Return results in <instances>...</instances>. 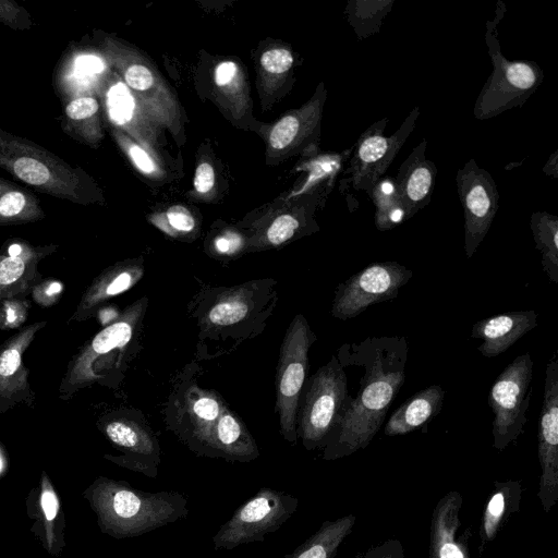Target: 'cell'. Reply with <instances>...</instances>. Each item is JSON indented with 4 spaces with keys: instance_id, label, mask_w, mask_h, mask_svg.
Wrapping results in <instances>:
<instances>
[{
    "instance_id": "cell-28",
    "label": "cell",
    "mask_w": 558,
    "mask_h": 558,
    "mask_svg": "<svg viewBox=\"0 0 558 558\" xmlns=\"http://www.w3.org/2000/svg\"><path fill=\"white\" fill-rule=\"evenodd\" d=\"M217 87L233 104L244 107L247 104V86L241 69L233 61L220 62L214 73Z\"/></svg>"
},
{
    "instance_id": "cell-23",
    "label": "cell",
    "mask_w": 558,
    "mask_h": 558,
    "mask_svg": "<svg viewBox=\"0 0 558 558\" xmlns=\"http://www.w3.org/2000/svg\"><path fill=\"white\" fill-rule=\"evenodd\" d=\"M521 496L522 486L519 481L495 482V490L486 504L481 520V553L494 539L508 518L518 511Z\"/></svg>"
},
{
    "instance_id": "cell-30",
    "label": "cell",
    "mask_w": 558,
    "mask_h": 558,
    "mask_svg": "<svg viewBox=\"0 0 558 558\" xmlns=\"http://www.w3.org/2000/svg\"><path fill=\"white\" fill-rule=\"evenodd\" d=\"M292 53L283 48L266 50L260 57L262 71L268 75H282L293 64Z\"/></svg>"
},
{
    "instance_id": "cell-24",
    "label": "cell",
    "mask_w": 558,
    "mask_h": 558,
    "mask_svg": "<svg viewBox=\"0 0 558 558\" xmlns=\"http://www.w3.org/2000/svg\"><path fill=\"white\" fill-rule=\"evenodd\" d=\"M355 515L347 514L333 521H325L304 543L284 558H333L339 546L351 533Z\"/></svg>"
},
{
    "instance_id": "cell-5",
    "label": "cell",
    "mask_w": 558,
    "mask_h": 558,
    "mask_svg": "<svg viewBox=\"0 0 558 558\" xmlns=\"http://www.w3.org/2000/svg\"><path fill=\"white\" fill-rule=\"evenodd\" d=\"M316 335L303 314L290 323L280 347L276 374V411L281 436L291 445L298 441V411L308 369V351Z\"/></svg>"
},
{
    "instance_id": "cell-33",
    "label": "cell",
    "mask_w": 558,
    "mask_h": 558,
    "mask_svg": "<svg viewBox=\"0 0 558 558\" xmlns=\"http://www.w3.org/2000/svg\"><path fill=\"white\" fill-rule=\"evenodd\" d=\"M128 153L136 168L143 173L151 177H161L162 171L156 159L140 144L130 143Z\"/></svg>"
},
{
    "instance_id": "cell-15",
    "label": "cell",
    "mask_w": 558,
    "mask_h": 558,
    "mask_svg": "<svg viewBox=\"0 0 558 558\" xmlns=\"http://www.w3.org/2000/svg\"><path fill=\"white\" fill-rule=\"evenodd\" d=\"M198 456L250 462L259 456L257 444L242 420L226 405L216 422L189 445Z\"/></svg>"
},
{
    "instance_id": "cell-39",
    "label": "cell",
    "mask_w": 558,
    "mask_h": 558,
    "mask_svg": "<svg viewBox=\"0 0 558 558\" xmlns=\"http://www.w3.org/2000/svg\"><path fill=\"white\" fill-rule=\"evenodd\" d=\"M25 205V197L20 192H8L0 198V214L11 217L17 215Z\"/></svg>"
},
{
    "instance_id": "cell-16",
    "label": "cell",
    "mask_w": 558,
    "mask_h": 558,
    "mask_svg": "<svg viewBox=\"0 0 558 558\" xmlns=\"http://www.w3.org/2000/svg\"><path fill=\"white\" fill-rule=\"evenodd\" d=\"M463 498L450 490L435 505L430 519L428 558H471L470 529L460 519Z\"/></svg>"
},
{
    "instance_id": "cell-38",
    "label": "cell",
    "mask_w": 558,
    "mask_h": 558,
    "mask_svg": "<svg viewBox=\"0 0 558 558\" xmlns=\"http://www.w3.org/2000/svg\"><path fill=\"white\" fill-rule=\"evenodd\" d=\"M215 185V170L208 162L201 163L194 174V187L201 194L208 193Z\"/></svg>"
},
{
    "instance_id": "cell-22",
    "label": "cell",
    "mask_w": 558,
    "mask_h": 558,
    "mask_svg": "<svg viewBox=\"0 0 558 558\" xmlns=\"http://www.w3.org/2000/svg\"><path fill=\"white\" fill-rule=\"evenodd\" d=\"M325 96L324 89L317 90L310 102L281 118L269 133L270 148L275 151L289 150L313 134L319 126Z\"/></svg>"
},
{
    "instance_id": "cell-35",
    "label": "cell",
    "mask_w": 558,
    "mask_h": 558,
    "mask_svg": "<svg viewBox=\"0 0 558 558\" xmlns=\"http://www.w3.org/2000/svg\"><path fill=\"white\" fill-rule=\"evenodd\" d=\"M356 558H404V549L399 539H387L373 546Z\"/></svg>"
},
{
    "instance_id": "cell-13",
    "label": "cell",
    "mask_w": 558,
    "mask_h": 558,
    "mask_svg": "<svg viewBox=\"0 0 558 558\" xmlns=\"http://www.w3.org/2000/svg\"><path fill=\"white\" fill-rule=\"evenodd\" d=\"M128 88L145 112L158 124L179 130L180 106L170 88L151 64L141 54L132 57L123 70Z\"/></svg>"
},
{
    "instance_id": "cell-2",
    "label": "cell",
    "mask_w": 558,
    "mask_h": 558,
    "mask_svg": "<svg viewBox=\"0 0 558 558\" xmlns=\"http://www.w3.org/2000/svg\"><path fill=\"white\" fill-rule=\"evenodd\" d=\"M83 498L100 531L116 539L136 537L189 515L187 498L179 492H144L105 476L89 484Z\"/></svg>"
},
{
    "instance_id": "cell-36",
    "label": "cell",
    "mask_w": 558,
    "mask_h": 558,
    "mask_svg": "<svg viewBox=\"0 0 558 558\" xmlns=\"http://www.w3.org/2000/svg\"><path fill=\"white\" fill-rule=\"evenodd\" d=\"M98 110V102L92 97H82L71 101L66 107V114L74 120L92 117Z\"/></svg>"
},
{
    "instance_id": "cell-1",
    "label": "cell",
    "mask_w": 558,
    "mask_h": 558,
    "mask_svg": "<svg viewBox=\"0 0 558 558\" xmlns=\"http://www.w3.org/2000/svg\"><path fill=\"white\" fill-rule=\"evenodd\" d=\"M409 345L403 336L368 337L345 343L340 364L364 367L360 389L323 447V459L337 460L366 448L380 429L405 379Z\"/></svg>"
},
{
    "instance_id": "cell-41",
    "label": "cell",
    "mask_w": 558,
    "mask_h": 558,
    "mask_svg": "<svg viewBox=\"0 0 558 558\" xmlns=\"http://www.w3.org/2000/svg\"><path fill=\"white\" fill-rule=\"evenodd\" d=\"M78 68L86 73H98L104 69L100 59L93 56H84L77 60Z\"/></svg>"
},
{
    "instance_id": "cell-37",
    "label": "cell",
    "mask_w": 558,
    "mask_h": 558,
    "mask_svg": "<svg viewBox=\"0 0 558 558\" xmlns=\"http://www.w3.org/2000/svg\"><path fill=\"white\" fill-rule=\"evenodd\" d=\"M24 271V263L20 257H8L0 262V283L9 284L16 281Z\"/></svg>"
},
{
    "instance_id": "cell-9",
    "label": "cell",
    "mask_w": 558,
    "mask_h": 558,
    "mask_svg": "<svg viewBox=\"0 0 558 558\" xmlns=\"http://www.w3.org/2000/svg\"><path fill=\"white\" fill-rule=\"evenodd\" d=\"M456 182L464 217V251L471 258L497 214L499 193L490 173L474 159L458 170Z\"/></svg>"
},
{
    "instance_id": "cell-25",
    "label": "cell",
    "mask_w": 558,
    "mask_h": 558,
    "mask_svg": "<svg viewBox=\"0 0 558 558\" xmlns=\"http://www.w3.org/2000/svg\"><path fill=\"white\" fill-rule=\"evenodd\" d=\"M531 231L541 253V265L548 279L558 284V218L548 213H535L531 217Z\"/></svg>"
},
{
    "instance_id": "cell-10",
    "label": "cell",
    "mask_w": 558,
    "mask_h": 558,
    "mask_svg": "<svg viewBox=\"0 0 558 558\" xmlns=\"http://www.w3.org/2000/svg\"><path fill=\"white\" fill-rule=\"evenodd\" d=\"M541 476L537 497L546 513L558 500V354L546 364L544 398L538 420Z\"/></svg>"
},
{
    "instance_id": "cell-26",
    "label": "cell",
    "mask_w": 558,
    "mask_h": 558,
    "mask_svg": "<svg viewBox=\"0 0 558 558\" xmlns=\"http://www.w3.org/2000/svg\"><path fill=\"white\" fill-rule=\"evenodd\" d=\"M367 194L375 205L378 230H390L408 219L393 179H379Z\"/></svg>"
},
{
    "instance_id": "cell-21",
    "label": "cell",
    "mask_w": 558,
    "mask_h": 558,
    "mask_svg": "<svg viewBox=\"0 0 558 558\" xmlns=\"http://www.w3.org/2000/svg\"><path fill=\"white\" fill-rule=\"evenodd\" d=\"M445 399V390L439 385L428 386L407 399L390 416L385 425L386 436L409 434L435 417Z\"/></svg>"
},
{
    "instance_id": "cell-4",
    "label": "cell",
    "mask_w": 558,
    "mask_h": 558,
    "mask_svg": "<svg viewBox=\"0 0 558 558\" xmlns=\"http://www.w3.org/2000/svg\"><path fill=\"white\" fill-rule=\"evenodd\" d=\"M344 367L336 355L308 379L298 415V437L307 450L324 447L351 400Z\"/></svg>"
},
{
    "instance_id": "cell-34",
    "label": "cell",
    "mask_w": 558,
    "mask_h": 558,
    "mask_svg": "<svg viewBox=\"0 0 558 558\" xmlns=\"http://www.w3.org/2000/svg\"><path fill=\"white\" fill-rule=\"evenodd\" d=\"M168 232L187 233L194 230L195 220L192 214L183 206H172L166 213Z\"/></svg>"
},
{
    "instance_id": "cell-27",
    "label": "cell",
    "mask_w": 558,
    "mask_h": 558,
    "mask_svg": "<svg viewBox=\"0 0 558 558\" xmlns=\"http://www.w3.org/2000/svg\"><path fill=\"white\" fill-rule=\"evenodd\" d=\"M225 407L222 399L214 391L193 389L187 403L191 430L184 442L189 446L195 437L213 425Z\"/></svg>"
},
{
    "instance_id": "cell-6",
    "label": "cell",
    "mask_w": 558,
    "mask_h": 558,
    "mask_svg": "<svg viewBox=\"0 0 558 558\" xmlns=\"http://www.w3.org/2000/svg\"><path fill=\"white\" fill-rule=\"evenodd\" d=\"M299 499L288 493L262 487L242 504L213 536L216 550H231L279 530L296 511Z\"/></svg>"
},
{
    "instance_id": "cell-19",
    "label": "cell",
    "mask_w": 558,
    "mask_h": 558,
    "mask_svg": "<svg viewBox=\"0 0 558 558\" xmlns=\"http://www.w3.org/2000/svg\"><path fill=\"white\" fill-rule=\"evenodd\" d=\"M426 144L423 140L412 150L393 179L408 219L429 203L435 185L437 168L425 155Z\"/></svg>"
},
{
    "instance_id": "cell-42",
    "label": "cell",
    "mask_w": 558,
    "mask_h": 558,
    "mask_svg": "<svg viewBox=\"0 0 558 558\" xmlns=\"http://www.w3.org/2000/svg\"><path fill=\"white\" fill-rule=\"evenodd\" d=\"M21 246L17 245V244H12L10 247H9V254H10V257H17L19 254L21 253Z\"/></svg>"
},
{
    "instance_id": "cell-18",
    "label": "cell",
    "mask_w": 558,
    "mask_h": 558,
    "mask_svg": "<svg viewBox=\"0 0 558 558\" xmlns=\"http://www.w3.org/2000/svg\"><path fill=\"white\" fill-rule=\"evenodd\" d=\"M537 325L534 310L510 311L476 322L471 329V338L482 339L478 352L485 357H495Z\"/></svg>"
},
{
    "instance_id": "cell-20",
    "label": "cell",
    "mask_w": 558,
    "mask_h": 558,
    "mask_svg": "<svg viewBox=\"0 0 558 558\" xmlns=\"http://www.w3.org/2000/svg\"><path fill=\"white\" fill-rule=\"evenodd\" d=\"M110 118L119 125H126L138 140L140 145L158 158V124L145 112L131 90L122 83L112 86L108 93ZM159 159V158H158Z\"/></svg>"
},
{
    "instance_id": "cell-43",
    "label": "cell",
    "mask_w": 558,
    "mask_h": 558,
    "mask_svg": "<svg viewBox=\"0 0 558 558\" xmlns=\"http://www.w3.org/2000/svg\"><path fill=\"white\" fill-rule=\"evenodd\" d=\"M61 290V286L58 282L50 284L47 289V294L58 293Z\"/></svg>"
},
{
    "instance_id": "cell-3",
    "label": "cell",
    "mask_w": 558,
    "mask_h": 558,
    "mask_svg": "<svg viewBox=\"0 0 558 558\" xmlns=\"http://www.w3.org/2000/svg\"><path fill=\"white\" fill-rule=\"evenodd\" d=\"M505 5L496 11L493 22H487L486 44L493 72L483 86L474 106V116L486 120L507 110L522 106L534 94L544 78L542 69L533 61H509L500 51L496 27L504 15Z\"/></svg>"
},
{
    "instance_id": "cell-32",
    "label": "cell",
    "mask_w": 558,
    "mask_h": 558,
    "mask_svg": "<svg viewBox=\"0 0 558 558\" xmlns=\"http://www.w3.org/2000/svg\"><path fill=\"white\" fill-rule=\"evenodd\" d=\"M211 247L216 256L233 257L244 247V239L242 234L227 230L214 238Z\"/></svg>"
},
{
    "instance_id": "cell-12",
    "label": "cell",
    "mask_w": 558,
    "mask_h": 558,
    "mask_svg": "<svg viewBox=\"0 0 558 558\" xmlns=\"http://www.w3.org/2000/svg\"><path fill=\"white\" fill-rule=\"evenodd\" d=\"M266 280L246 282L232 288H222L215 291L213 298L204 302L205 310L197 314L201 335L209 336L211 332L239 331L240 327L257 322L258 310H265L266 302L260 303L257 298L266 291Z\"/></svg>"
},
{
    "instance_id": "cell-11",
    "label": "cell",
    "mask_w": 558,
    "mask_h": 558,
    "mask_svg": "<svg viewBox=\"0 0 558 558\" xmlns=\"http://www.w3.org/2000/svg\"><path fill=\"white\" fill-rule=\"evenodd\" d=\"M420 108L414 107L402 125L391 136L383 135L386 120L373 124L359 140L350 167L353 187L368 193L412 133Z\"/></svg>"
},
{
    "instance_id": "cell-17",
    "label": "cell",
    "mask_w": 558,
    "mask_h": 558,
    "mask_svg": "<svg viewBox=\"0 0 558 558\" xmlns=\"http://www.w3.org/2000/svg\"><path fill=\"white\" fill-rule=\"evenodd\" d=\"M26 512L33 520L31 531L44 549L58 557L65 546V520L59 495L46 472L41 473L39 483L27 495Z\"/></svg>"
},
{
    "instance_id": "cell-8",
    "label": "cell",
    "mask_w": 558,
    "mask_h": 558,
    "mask_svg": "<svg viewBox=\"0 0 558 558\" xmlns=\"http://www.w3.org/2000/svg\"><path fill=\"white\" fill-rule=\"evenodd\" d=\"M412 276L397 262L369 264L338 284L330 313L341 320L354 318L373 304L396 299Z\"/></svg>"
},
{
    "instance_id": "cell-44",
    "label": "cell",
    "mask_w": 558,
    "mask_h": 558,
    "mask_svg": "<svg viewBox=\"0 0 558 558\" xmlns=\"http://www.w3.org/2000/svg\"><path fill=\"white\" fill-rule=\"evenodd\" d=\"M3 469V461H2V458H1V454H0V472L2 471Z\"/></svg>"
},
{
    "instance_id": "cell-14",
    "label": "cell",
    "mask_w": 558,
    "mask_h": 558,
    "mask_svg": "<svg viewBox=\"0 0 558 558\" xmlns=\"http://www.w3.org/2000/svg\"><path fill=\"white\" fill-rule=\"evenodd\" d=\"M108 439L123 451L122 456H106L111 462L128 470L156 478L161 462V449L153 432L143 423L120 418L105 427Z\"/></svg>"
},
{
    "instance_id": "cell-31",
    "label": "cell",
    "mask_w": 558,
    "mask_h": 558,
    "mask_svg": "<svg viewBox=\"0 0 558 558\" xmlns=\"http://www.w3.org/2000/svg\"><path fill=\"white\" fill-rule=\"evenodd\" d=\"M14 172L23 181L35 185L46 183L50 175L44 163L31 157L17 159L14 163Z\"/></svg>"
},
{
    "instance_id": "cell-7",
    "label": "cell",
    "mask_w": 558,
    "mask_h": 558,
    "mask_svg": "<svg viewBox=\"0 0 558 558\" xmlns=\"http://www.w3.org/2000/svg\"><path fill=\"white\" fill-rule=\"evenodd\" d=\"M533 360L529 352L517 356L493 384L488 404L494 413V448L498 451L515 442L527 421Z\"/></svg>"
},
{
    "instance_id": "cell-40",
    "label": "cell",
    "mask_w": 558,
    "mask_h": 558,
    "mask_svg": "<svg viewBox=\"0 0 558 558\" xmlns=\"http://www.w3.org/2000/svg\"><path fill=\"white\" fill-rule=\"evenodd\" d=\"M21 361L20 350L10 348L0 356V375L10 376L17 369Z\"/></svg>"
},
{
    "instance_id": "cell-29",
    "label": "cell",
    "mask_w": 558,
    "mask_h": 558,
    "mask_svg": "<svg viewBox=\"0 0 558 558\" xmlns=\"http://www.w3.org/2000/svg\"><path fill=\"white\" fill-rule=\"evenodd\" d=\"M300 227V221L293 215H280L268 226L259 245L280 246L291 240Z\"/></svg>"
}]
</instances>
